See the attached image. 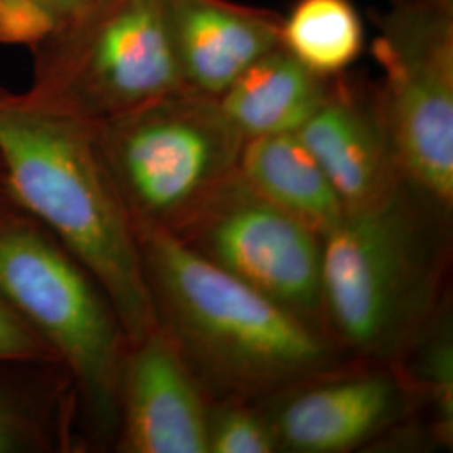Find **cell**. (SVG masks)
I'll list each match as a JSON object with an SVG mask.
<instances>
[{
	"mask_svg": "<svg viewBox=\"0 0 453 453\" xmlns=\"http://www.w3.org/2000/svg\"><path fill=\"white\" fill-rule=\"evenodd\" d=\"M203 383L158 324L131 344L118 393V450L209 453Z\"/></svg>",
	"mask_w": 453,
	"mask_h": 453,
	"instance_id": "cell-9",
	"label": "cell"
},
{
	"mask_svg": "<svg viewBox=\"0 0 453 453\" xmlns=\"http://www.w3.org/2000/svg\"><path fill=\"white\" fill-rule=\"evenodd\" d=\"M280 46L318 76L338 78L365 49V24L351 0H296L280 17Z\"/></svg>",
	"mask_w": 453,
	"mask_h": 453,
	"instance_id": "cell-15",
	"label": "cell"
},
{
	"mask_svg": "<svg viewBox=\"0 0 453 453\" xmlns=\"http://www.w3.org/2000/svg\"><path fill=\"white\" fill-rule=\"evenodd\" d=\"M274 396L265 417L279 452H351L402 420L411 405L406 380L380 370L340 368Z\"/></svg>",
	"mask_w": 453,
	"mask_h": 453,
	"instance_id": "cell-10",
	"label": "cell"
},
{
	"mask_svg": "<svg viewBox=\"0 0 453 453\" xmlns=\"http://www.w3.org/2000/svg\"><path fill=\"white\" fill-rule=\"evenodd\" d=\"M372 56L376 96L402 177L443 211L453 207V2L410 0L381 20Z\"/></svg>",
	"mask_w": 453,
	"mask_h": 453,
	"instance_id": "cell-7",
	"label": "cell"
},
{
	"mask_svg": "<svg viewBox=\"0 0 453 453\" xmlns=\"http://www.w3.org/2000/svg\"><path fill=\"white\" fill-rule=\"evenodd\" d=\"M0 166L7 200L96 280L130 346L155 331L136 230L101 160L95 123L33 91L0 88Z\"/></svg>",
	"mask_w": 453,
	"mask_h": 453,
	"instance_id": "cell-1",
	"label": "cell"
},
{
	"mask_svg": "<svg viewBox=\"0 0 453 453\" xmlns=\"http://www.w3.org/2000/svg\"><path fill=\"white\" fill-rule=\"evenodd\" d=\"M34 49L31 91L89 123L188 88L166 0H99Z\"/></svg>",
	"mask_w": 453,
	"mask_h": 453,
	"instance_id": "cell-6",
	"label": "cell"
},
{
	"mask_svg": "<svg viewBox=\"0 0 453 453\" xmlns=\"http://www.w3.org/2000/svg\"><path fill=\"white\" fill-rule=\"evenodd\" d=\"M209 453H274L279 443L265 413L249 408L245 400L228 396L211 406L207 426Z\"/></svg>",
	"mask_w": 453,
	"mask_h": 453,
	"instance_id": "cell-16",
	"label": "cell"
},
{
	"mask_svg": "<svg viewBox=\"0 0 453 453\" xmlns=\"http://www.w3.org/2000/svg\"><path fill=\"white\" fill-rule=\"evenodd\" d=\"M449 211L402 180L344 211L323 237V306L334 340L359 357L398 361L435 321Z\"/></svg>",
	"mask_w": 453,
	"mask_h": 453,
	"instance_id": "cell-3",
	"label": "cell"
},
{
	"mask_svg": "<svg viewBox=\"0 0 453 453\" xmlns=\"http://www.w3.org/2000/svg\"><path fill=\"white\" fill-rule=\"evenodd\" d=\"M95 136L133 226L166 232L237 175L245 143L217 97L190 88L95 123Z\"/></svg>",
	"mask_w": 453,
	"mask_h": 453,
	"instance_id": "cell-5",
	"label": "cell"
},
{
	"mask_svg": "<svg viewBox=\"0 0 453 453\" xmlns=\"http://www.w3.org/2000/svg\"><path fill=\"white\" fill-rule=\"evenodd\" d=\"M0 200V296L61 359L97 428L118 432L130 342L96 280L33 217Z\"/></svg>",
	"mask_w": 453,
	"mask_h": 453,
	"instance_id": "cell-4",
	"label": "cell"
},
{
	"mask_svg": "<svg viewBox=\"0 0 453 453\" xmlns=\"http://www.w3.org/2000/svg\"><path fill=\"white\" fill-rule=\"evenodd\" d=\"M185 84L219 97L247 67L280 46V17L228 0H166Z\"/></svg>",
	"mask_w": 453,
	"mask_h": 453,
	"instance_id": "cell-12",
	"label": "cell"
},
{
	"mask_svg": "<svg viewBox=\"0 0 453 453\" xmlns=\"http://www.w3.org/2000/svg\"><path fill=\"white\" fill-rule=\"evenodd\" d=\"M157 319L202 383L235 398L274 396L340 370L334 338L195 254L134 226Z\"/></svg>",
	"mask_w": 453,
	"mask_h": 453,
	"instance_id": "cell-2",
	"label": "cell"
},
{
	"mask_svg": "<svg viewBox=\"0 0 453 453\" xmlns=\"http://www.w3.org/2000/svg\"><path fill=\"white\" fill-rule=\"evenodd\" d=\"M170 234L219 269L327 331L323 237L252 192L239 173Z\"/></svg>",
	"mask_w": 453,
	"mask_h": 453,
	"instance_id": "cell-8",
	"label": "cell"
},
{
	"mask_svg": "<svg viewBox=\"0 0 453 453\" xmlns=\"http://www.w3.org/2000/svg\"><path fill=\"white\" fill-rule=\"evenodd\" d=\"M54 33L50 17L34 0H0V41L37 48Z\"/></svg>",
	"mask_w": 453,
	"mask_h": 453,
	"instance_id": "cell-18",
	"label": "cell"
},
{
	"mask_svg": "<svg viewBox=\"0 0 453 453\" xmlns=\"http://www.w3.org/2000/svg\"><path fill=\"white\" fill-rule=\"evenodd\" d=\"M237 173L252 192L319 237L338 226L344 215L321 165L296 133L247 138Z\"/></svg>",
	"mask_w": 453,
	"mask_h": 453,
	"instance_id": "cell-14",
	"label": "cell"
},
{
	"mask_svg": "<svg viewBox=\"0 0 453 453\" xmlns=\"http://www.w3.org/2000/svg\"><path fill=\"white\" fill-rule=\"evenodd\" d=\"M52 20L54 31L81 16L99 0H34Z\"/></svg>",
	"mask_w": 453,
	"mask_h": 453,
	"instance_id": "cell-21",
	"label": "cell"
},
{
	"mask_svg": "<svg viewBox=\"0 0 453 453\" xmlns=\"http://www.w3.org/2000/svg\"><path fill=\"white\" fill-rule=\"evenodd\" d=\"M54 359L52 351L0 296V363Z\"/></svg>",
	"mask_w": 453,
	"mask_h": 453,
	"instance_id": "cell-19",
	"label": "cell"
},
{
	"mask_svg": "<svg viewBox=\"0 0 453 453\" xmlns=\"http://www.w3.org/2000/svg\"><path fill=\"white\" fill-rule=\"evenodd\" d=\"M331 80L314 74L282 46L262 56L217 97L243 138L296 133L323 104Z\"/></svg>",
	"mask_w": 453,
	"mask_h": 453,
	"instance_id": "cell-13",
	"label": "cell"
},
{
	"mask_svg": "<svg viewBox=\"0 0 453 453\" xmlns=\"http://www.w3.org/2000/svg\"><path fill=\"white\" fill-rule=\"evenodd\" d=\"M42 441L14 405L0 393V453L31 452Z\"/></svg>",
	"mask_w": 453,
	"mask_h": 453,
	"instance_id": "cell-20",
	"label": "cell"
},
{
	"mask_svg": "<svg viewBox=\"0 0 453 453\" xmlns=\"http://www.w3.org/2000/svg\"><path fill=\"white\" fill-rule=\"evenodd\" d=\"M340 196L344 211L385 198L403 180L380 114L351 86L331 81L323 104L296 131Z\"/></svg>",
	"mask_w": 453,
	"mask_h": 453,
	"instance_id": "cell-11",
	"label": "cell"
},
{
	"mask_svg": "<svg viewBox=\"0 0 453 453\" xmlns=\"http://www.w3.org/2000/svg\"><path fill=\"white\" fill-rule=\"evenodd\" d=\"M7 198L5 195V188H4V173H2V166H0V200Z\"/></svg>",
	"mask_w": 453,
	"mask_h": 453,
	"instance_id": "cell-22",
	"label": "cell"
},
{
	"mask_svg": "<svg viewBox=\"0 0 453 453\" xmlns=\"http://www.w3.org/2000/svg\"><path fill=\"white\" fill-rule=\"evenodd\" d=\"M435 323V321H434ZM434 323L425 331L420 340L425 342L421 353L418 381L434 403L437 428L443 440L452 437L453 425V349L450 327L445 319L440 331H434Z\"/></svg>",
	"mask_w": 453,
	"mask_h": 453,
	"instance_id": "cell-17",
	"label": "cell"
}]
</instances>
